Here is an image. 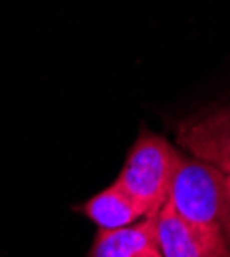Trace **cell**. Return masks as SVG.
<instances>
[{"label":"cell","instance_id":"obj_6","mask_svg":"<svg viewBox=\"0 0 230 257\" xmlns=\"http://www.w3.org/2000/svg\"><path fill=\"white\" fill-rule=\"evenodd\" d=\"M74 210L89 218L97 230H117L144 218L142 210L115 181L105 189L97 191L87 202L74 206Z\"/></svg>","mask_w":230,"mask_h":257},{"label":"cell","instance_id":"obj_2","mask_svg":"<svg viewBox=\"0 0 230 257\" xmlns=\"http://www.w3.org/2000/svg\"><path fill=\"white\" fill-rule=\"evenodd\" d=\"M166 204L187 222L224 232L230 210L226 173L210 163L183 155L173 175Z\"/></svg>","mask_w":230,"mask_h":257},{"label":"cell","instance_id":"obj_1","mask_svg":"<svg viewBox=\"0 0 230 257\" xmlns=\"http://www.w3.org/2000/svg\"><path fill=\"white\" fill-rule=\"evenodd\" d=\"M181 157L179 148L164 136L142 127L130 146L115 183L132 198L144 216H154L169 200Z\"/></svg>","mask_w":230,"mask_h":257},{"label":"cell","instance_id":"obj_7","mask_svg":"<svg viewBox=\"0 0 230 257\" xmlns=\"http://www.w3.org/2000/svg\"><path fill=\"white\" fill-rule=\"evenodd\" d=\"M226 187H228V208H230V171L226 173ZM224 234H226V241H228V245H230V210H228V220H226Z\"/></svg>","mask_w":230,"mask_h":257},{"label":"cell","instance_id":"obj_5","mask_svg":"<svg viewBox=\"0 0 230 257\" xmlns=\"http://www.w3.org/2000/svg\"><path fill=\"white\" fill-rule=\"evenodd\" d=\"M89 257H162L156 239V214L117 230H97Z\"/></svg>","mask_w":230,"mask_h":257},{"label":"cell","instance_id":"obj_4","mask_svg":"<svg viewBox=\"0 0 230 257\" xmlns=\"http://www.w3.org/2000/svg\"><path fill=\"white\" fill-rule=\"evenodd\" d=\"M156 239L162 257H230L220 228L187 222L164 204L156 214Z\"/></svg>","mask_w":230,"mask_h":257},{"label":"cell","instance_id":"obj_3","mask_svg":"<svg viewBox=\"0 0 230 257\" xmlns=\"http://www.w3.org/2000/svg\"><path fill=\"white\" fill-rule=\"evenodd\" d=\"M177 144L189 157L230 171V103L203 109L183 119L177 127Z\"/></svg>","mask_w":230,"mask_h":257}]
</instances>
